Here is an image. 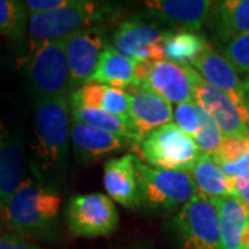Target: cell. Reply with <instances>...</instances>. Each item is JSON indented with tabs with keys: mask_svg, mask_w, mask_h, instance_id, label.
<instances>
[{
	"mask_svg": "<svg viewBox=\"0 0 249 249\" xmlns=\"http://www.w3.org/2000/svg\"><path fill=\"white\" fill-rule=\"evenodd\" d=\"M61 196L53 187L34 178H25L0 211L3 219L18 235L53 241L58 234Z\"/></svg>",
	"mask_w": 249,
	"mask_h": 249,
	"instance_id": "1",
	"label": "cell"
},
{
	"mask_svg": "<svg viewBox=\"0 0 249 249\" xmlns=\"http://www.w3.org/2000/svg\"><path fill=\"white\" fill-rule=\"evenodd\" d=\"M71 111L70 97H35L34 130L35 151L42 168L61 170L67 163L71 140Z\"/></svg>",
	"mask_w": 249,
	"mask_h": 249,
	"instance_id": "2",
	"label": "cell"
},
{
	"mask_svg": "<svg viewBox=\"0 0 249 249\" xmlns=\"http://www.w3.org/2000/svg\"><path fill=\"white\" fill-rule=\"evenodd\" d=\"M112 14L114 6L111 4L89 0H70L61 9L29 17V45L65 40L80 31L98 27L100 22Z\"/></svg>",
	"mask_w": 249,
	"mask_h": 249,
	"instance_id": "3",
	"label": "cell"
},
{
	"mask_svg": "<svg viewBox=\"0 0 249 249\" xmlns=\"http://www.w3.org/2000/svg\"><path fill=\"white\" fill-rule=\"evenodd\" d=\"M21 64L36 97H65L72 93L65 40L29 45Z\"/></svg>",
	"mask_w": 249,
	"mask_h": 249,
	"instance_id": "4",
	"label": "cell"
},
{
	"mask_svg": "<svg viewBox=\"0 0 249 249\" xmlns=\"http://www.w3.org/2000/svg\"><path fill=\"white\" fill-rule=\"evenodd\" d=\"M132 145L136 157L148 166L175 172H191L202 154L194 139L173 122L152 130Z\"/></svg>",
	"mask_w": 249,
	"mask_h": 249,
	"instance_id": "5",
	"label": "cell"
},
{
	"mask_svg": "<svg viewBox=\"0 0 249 249\" xmlns=\"http://www.w3.org/2000/svg\"><path fill=\"white\" fill-rule=\"evenodd\" d=\"M140 204L155 212L180 211L198 196L196 183L188 172L157 169L137 158Z\"/></svg>",
	"mask_w": 249,
	"mask_h": 249,
	"instance_id": "6",
	"label": "cell"
},
{
	"mask_svg": "<svg viewBox=\"0 0 249 249\" xmlns=\"http://www.w3.org/2000/svg\"><path fill=\"white\" fill-rule=\"evenodd\" d=\"M181 249H223L220 216L216 205L202 196H194L175 217Z\"/></svg>",
	"mask_w": 249,
	"mask_h": 249,
	"instance_id": "7",
	"label": "cell"
},
{
	"mask_svg": "<svg viewBox=\"0 0 249 249\" xmlns=\"http://www.w3.org/2000/svg\"><path fill=\"white\" fill-rule=\"evenodd\" d=\"M70 231L75 237H106L115 231L119 214L108 196L93 193L72 198L65 209Z\"/></svg>",
	"mask_w": 249,
	"mask_h": 249,
	"instance_id": "8",
	"label": "cell"
},
{
	"mask_svg": "<svg viewBox=\"0 0 249 249\" xmlns=\"http://www.w3.org/2000/svg\"><path fill=\"white\" fill-rule=\"evenodd\" d=\"M136 75L142 86H145L170 104L194 101V86L191 67H183L169 61L137 64Z\"/></svg>",
	"mask_w": 249,
	"mask_h": 249,
	"instance_id": "9",
	"label": "cell"
},
{
	"mask_svg": "<svg viewBox=\"0 0 249 249\" xmlns=\"http://www.w3.org/2000/svg\"><path fill=\"white\" fill-rule=\"evenodd\" d=\"M194 101L219 126L223 139L249 137V121L226 93L206 83L191 68Z\"/></svg>",
	"mask_w": 249,
	"mask_h": 249,
	"instance_id": "10",
	"label": "cell"
},
{
	"mask_svg": "<svg viewBox=\"0 0 249 249\" xmlns=\"http://www.w3.org/2000/svg\"><path fill=\"white\" fill-rule=\"evenodd\" d=\"M165 32L155 24L139 17L121 22L114 32V47L134 62L163 61L162 39Z\"/></svg>",
	"mask_w": 249,
	"mask_h": 249,
	"instance_id": "11",
	"label": "cell"
},
{
	"mask_svg": "<svg viewBox=\"0 0 249 249\" xmlns=\"http://www.w3.org/2000/svg\"><path fill=\"white\" fill-rule=\"evenodd\" d=\"M107 46L103 27L89 28L65 39L72 91L91 82L100 57Z\"/></svg>",
	"mask_w": 249,
	"mask_h": 249,
	"instance_id": "12",
	"label": "cell"
},
{
	"mask_svg": "<svg viewBox=\"0 0 249 249\" xmlns=\"http://www.w3.org/2000/svg\"><path fill=\"white\" fill-rule=\"evenodd\" d=\"M191 68L196 70L206 83L226 93L249 121L244 80H241L235 68L222 53L214 49L211 42L206 46L204 53L191 64Z\"/></svg>",
	"mask_w": 249,
	"mask_h": 249,
	"instance_id": "13",
	"label": "cell"
},
{
	"mask_svg": "<svg viewBox=\"0 0 249 249\" xmlns=\"http://www.w3.org/2000/svg\"><path fill=\"white\" fill-rule=\"evenodd\" d=\"M129 122L137 134V142L160 126L172 124L173 107L145 86H137L129 91Z\"/></svg>",
	"mask_w": 249,
	"mask_h": 249,
	"instance_id": "14",
	"label": "cell"
},
{
	"mask_svg": "<svg viewBox=\"0 0 249 249\" xmlns=\"http://www.w3.org/2000/svg\"><path fill=\"white\" fill-rule=\"evenodd\" d=\"M211 0H147L145 9L178 31L198 32L208 24L213 9Z\"/></svg>",
	"mask_w": 249,
	"mask_h": 249,
	"instance_id": "15",
	"label": "cell"
},
{
	"mask_svg": "<svg viewBox=\"0 0 249 249\" xmlns=\"http://www.w3.org/2000/svg\"><path fill=\"white\" fill-rule=\"evenodd\" d=\"M104 187L108 196L129 209L140 208L137 157L126 154L119 158H112L104 163Z\"/></svg>",
	"mask_w": 249,
	"mask_h": 249,
	"instance_id": "16",
	"label": "cell"
},
{
	"mask_svg": "<svg viewBox=\"0 0 249 249\" xmlns=\"http://www.w3.org/2000/svg\"><path fill=\"white\" fill-rule=\"evenodd\" d=\"M25 163L21 142L0 124V211L24 181Z\"/></svg>",
	"mask_w": 249,
	"mask_h": 249,
	"instance_id": "17",
	"label": "cell"
},
{
	"mask_svg": "<svg viewBox=\"0 0 249 249\" xmlns=\"http://www.w3.org/2000/svg\"><path fill=\"white\" fill-rule=\"evenodd\" d=\"M71 142L76 155L83 162L98 160L108 154L122 151L129 145V142H132L124 137L73 121H71Z\"/></svg>",
	"mask_w": 249,
	"mask_h": 249,
	"instance_id": "18",
	"label": "cell"
},
{
	"mask_svg": "<svg viewBox=\"0 0 249 249\" xmlns=\"http://www.w3.org/2000/svg\"><path fill=\"white\" fill-rule=\"evenodd\" d=\"M208 24L213 31V40L220 46L237 36L249 34V0L214 3Z\"/></svg>",
	"mask_w": 249,
	"mask_h": 249,
	"instance_id": "19",
	"label": "cell"
},
{
	"mask_svg": "<svg viewBox=\"0 0 249 249\" xmlns=\"http://www.w3.org/2000/svg\"><path fill=\"white\" fill-rule=\"evenodd\" d=\"M136 68L137 62L124 57L114 46H107L100 57L91 82L126 90L129 93L130 90L140 86V82L136 75Z\"/></svg>",
	"mask_w": 249,
	"mask_h": 249,
	"instance_id": "20",
	"label": "cell"
},
{
	"mask_svg": "<svg viewBox=\"0 0 249 249\" xmlns=\"http://www.w3.org/2000/svg\"><path fill=\"white\" fill-rule=\"evenodd\" d=\"M211 201L220 216L223 249H242L249 229V209L234 196Z\"/></svg>",
	"mask_w": 249,
	"mask_h": 249,
	"instance_id": "21",
	"label": "cell"
},
{
	"mask_svg": "<svg viewBox=\"0 0 249 249\" xmlns=\"http://www.w3.org/2000/svg\"><path fill=\"white\" fill-rule=\"evenodd\" d=\"M70 100L88 107L104 109L129 122L130 96L126 90L91 82L79 89L73 90L70 94Z\"/></svg>",
	"mask_w": 249,
	"mask_h": 249,
	"instance_id": "22",
	"label": "cell"
},
{
	"mask_svg": "<svg viewBox=\"0 0 249 249\" xmlns=\"http://www.w3.org/2000/svg\"><path fill=\"white\" fill-rule=\"evenodd\" d=\"M198 191V196L208 199L232 196L234 181L224 175L222 168L216 163L212 155L201 154L194 168L190 172Z\"/></svg>",
	"mask_w": 249,
	"mask_h": 249,
	"instance_id": "23",
	"label": "cell"
},
{
	"mask_svg": "<svg viewBox=\"0 0 249 249\" xmlns=\"http://www.w3.org/2000/svg\"><path fill=\"white\" fill-rule=\"evenodd\" d=\"M208 45L209 40L196 32H165L162 39L163 60L183 67H191V64L204 53Z\"/></svg>",
	"mask_w": 249,
	"mask_h": 249,
	"instance_id": "24",
	"label": "cell"
},
{
	"mask_svg": "<svg viewBox=\"0 0 249 249\" xmlns=\"http://www.w3.org/2000/svg\"><path fill=\"white\" fill-rule=\"evenodd\" d=\"M70 111H71V121L73 122L115 134L132 142H137V134L133 130L132 124L114 114H109L104 109L88 107L71 100H70Z\"/></svg>",
	"mask_w": 249,
	"mask_h": 249,
	"instance_id": "25",
	"label": "cell"
},
{
	"mask_svg": "<svg viewBox=\"0 0 249 249\" xmlns=\"http://www.w3.org/2000/svg\"><path fill=\"white\" fill-rule=\"evenodd\" d=\"M29 11L25 1L0 0V36L21 45L28 37Z\"/></svg>",
	"mask_w": 249,
	"mask_h": 249,
	"instance_id": "26",
	"label": "cell"
},
{
	"mask_svg": "<svg viewBox=\"0 0 249 249\" xmlns=\"http://www.w3.org/2000/svg\"><path fill=\"white\" fill-rule=\"evenodd\" d=\"M194 142L201 152L208 155H213L223 142V134L219 126L201 107H199V127L194 137Z\"/></svg>",
	"mask_w": 249,
	"mask_h": 249,
	"instance_id": "27",
	"label": "cell"
},
{
	"mask_svg": "<svg viewBox=\"0 0 249 249\" xmlns=\"http://www.w3.org/2000/svg\"><path fill=\"white\" fill-rule=\"evenodd\" d=\"M222 54L238 73H249V34L237 36L224 43Z\"/></svg>",
	"mask_w": 249,
	"mask_h": 249,
	"instance_id": "28",
	"label": "cell"
},
{
	"mask_svg": "<svg viewBox=\"0 0 249 249\" xmlns=\"http://www.w3.org/2000/svg\"><path fill=\"white\" fill-rule=\"evenodd\" d=\"M248 152L249 137H230V139H223L220 147L212 157L216 160V163L220 166L240 160Z\"/></svg>",
	"mask_w": 249,
	"mask_h": 249,
	"instance_id": "29",
	"label": "cell"
},
{
	"mask_svg": "<svg viewBox=\"0 0 249 249\" xmlns=\"http://www.w3.org/2000/svg\"><path fill=\"white\" fill-rule=\"evenodd\" d=\"M173 121L175 124L188 134L190 137H196L198 127H199V107L196 101L181 103L173 111Z\"/></svg>",
	"mask_w": 249,
	"mask_h": 249,
	"instance_id": "30",
	"label": "cell"
},
{
	"mask_svg": "<svg viewBox=\"0 0 249 249\" xmlns=\"http://www.w3.org/2000/svg\"><path fill=\"white\" fill-rule=\"evenodd\" d=\"M68 3H70V0H27L25 1L29 16L50 13L54 10L61 9Z\"/></svg>",
	"mask_w": 249,
	"mask_h": 249,
	"instance_id": "31",
	"label": "cell"
},
{
	"mask_svg": "<svg viewBox=\"0 0 249 249\" xmlns=\"http://www.w3.org/2000/svg\"><path fill=\"white\" fill-rule=\"evenodd\" d=\"M0 249H42L18 234H0Z\"/></svg>",
	"mask_w": 249,
	"mask_h": 249,
	"instance_id": "32",
	"label": "cell"
},
{
	"mask_svg": "<svg viewBox=\"0 0 249 249\" xmlns=\"http://www.w3.org/2000/svg\"><path fill=\"white\" fill-rule=\"evenodd\" d=\"M232 181H234V193H232V196H237L241 202L249 209V175L232 178Z\"/></svg>",
	"mask_w": 249,
	"mask_h": 249,
	"instance_id": "33",
	"label": "cell"
},
{
	"mask_svg": "<svg viewBox=\"0 0 249 249\" xmlns=\"http://www.w3.org/2000/svg\"><path fill=\"white\" fill-rule=\"evenodd\" d=\"M244 88H245V101H247V108H248L249 115V76L244 80Z\"/></svg>",
	"mask_w": 249,
	"mask_h": 249,
	"instance_id": "34",
	"label": "cell"
}]
</instances>
